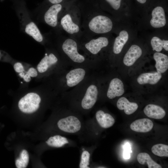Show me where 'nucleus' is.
I'll use <instances>...</instances> for the list:
<instances>
[{
    "label": "nucleus",
    "instance_id": "obj_1",
    "mask_svg": "<svg viewBox=\"0 0 168 168\" xmlns=\"http://www.w3.org/2000/svg\"><path fill=\"white\" fill-rule=\"evenodd\" d=\"M79 7L82 32L80 39L108 34L113 30L114 22L111 17L92 7L85 8Z\"/></svg>",
    "mask_w": 168,
    "mask_h": 168
},
{
    "label": "nucleus",
    "instance_id": "obj_2",
    "mask_svg": "<svg viewBox=\"0 0 168 168\" xmlns=\"http://www.w3.org/2000/svg\"><path fill=\"white\" fill-rule=\"evenodd\" d=\"M72 2L61 15L60 25L67 35L77 40L82 36L81 13L79 7Z\"/></svg>",
    "mask_w": 168,
    "mask_h": 168
},
{
    "label": "nucleus",
    "instance_id": "obj_3",
    "mask_svg": "<svg viewBox=\"0 0 168 168\" xmlns=\"http://www.w3.org/2000/svg\"><path fill=\"white\" fill-rule=\"evenodd\" d=\"M110 37L109 34L89 38H82L77 40L79 48L91 56L98 54L103 49L110 44Z\"/></svg>",
    "mask_w": 168,
    "mask_h": 168
},
{
    "label": "nucleus",
    "instance_id": "obj_4",
    "mask_svg": "<svg viewBox=\"0 0 168 168\" xmlns=\"http://www.w3.org/2000/svg\"><path fill=\"white\" fill-rule=\"evenodd\" d=\"M62 39L61 48L66 58L77 63L84 62L86 58L85 56L79 53V47L77 40L67 35L63 36Z\"/></svg>",
    "mask_w": 168,
    "mask_h": 168
},
{
    "label": "nucleus",
    "instance_id": "obj_5",
    "mask_svg": "<svg viewBox=\"0 0 168 168\" xmlns=\"http://www.w3.org/2000/svg\"><path fill=\"white\" fill-rule=\"evenodd\" d=\"M41 101L40 96L35 92H30L22 97L19 100L18 106L22 112L31 114L39 108Z\"/></svg>",
    "mask_w": 168,
    "mask_h": 168
},
{
    "label": "nucleus",
    "instance_id": "obj_6",
    "mask_svg": "<svg viewBox=\"0 0 168 168\" xmlns=\"http://www.w3.org/2000/svg\"><path fill=\"white\" fill-rule=\"evenodd\" d=\"M72 3L66 5L60 3L53 4L50 6L44 15L46 23L52 27H56L58 24V17L60 18L66 8Z\"/></svg>",
    "mask_w": 168,
    "mask_h": 168
},
{
    "label": "nucleus",
    "instance_id": "obj_7",
    "mask_svg": "<svg viewBox=\"0 0 168 168\" xmlns=\"http://www.w3.org/2000/svg\"><path fill=\"white\" fill-rule=\"evenodd\" d=\"M57 125L62 131L71 133L77 132L81 128V123L79 119L72 115L60 119L57 123Z\"/></svg>",
    "mask_w": 168,
    "mask_h": 168
},
{
    "label": "nucleus",
    "instance_id": "obj_8",
    "mask_svg": "<svg viewBox=\"0 0 168 168\" xmlns=\"http://www.w3.org/2000/svg\"><path fill=\"white\" fill-rule=\"evenodd\" d=\"M98 95L97 86L94 84L90 85L87 88L81 101V105L82 108L85 110L91 108L96 101Z\"/></svg>",
    "mask_w": 168,
    "mask_h": 168
},
{
    "label": "nucleus",
    "instance_id": "obj_9",
    "mask_svg": "<svg viewBox=\"0 0 168 168\" xmlns=\"http://www.w3.org/2000/svg\"><path fill=\"white\" fill-rule=\"evenodd\" d=\"M150 25L155 28L164 27L166 24V19L164 9L161 6L155 7L152 11Z\"/></svg>",
    "mask_w": 168,
    "mask_h": 168
},
{
    "label": "nucleus",
    "instance_id": "obj_10",
    "mask_svg": "<svg viewBox=\"0 0 168 168\" xmlns=\"http://www.w3.org/2000/svg\"><path fill=\"white\" fill-rule=\"evenodd\" d=\"M86 74L85 70L82 68H76L70 70L66 74V84L69 87L74 86L84 79Z\"/></svg>",
    "mask_w": 168,
    "mask_h": 168
},
{
    "label": "nucleus",
    "instance_id": "obj_11",
    "mask_svg": "<svg viewBox=\"0 0 168 168\" xmlns=\"http://www.w3.org/2000/svg\"><path fill=\"white\" fill-rule=\"evenodd\" d=\"M142 54V50L140 47L137 44H133L124 55L123 58L124 64L127 66L132 65Z\"/></svg>",
    "mask_w": 168,
    "mask_h": 168
},
{
    "label": "nucleus",
    "instance_id": "obj_12",
    "mask_svg": "<svg viewBox=\"0 0 168 168\" xmlns=\"http://www.w3.org/2000/svg\"><path fill=\"white\" fill-rule=\"evenodd\" d=\"M124 92V85L122 82L118 78L112 79L109 84L107 95L110 99L123 95Z\"/></svg>",
    "mask_w": 168,
    "mask_h": 168
},
{
    "label": "nucleus",
    "instance_id": "obj_13",
    "mask_svg": "<svg viewBox=\"0 0 168 168\" xmlns=\"http://www.w3.org/2000/svg\"><path fill=\"white\" fill-rule=\"evenodd\" d=\"M58 60V58L54 54L51 53L48 55L46 54L37 65L38 72L40 73L46 72L52 66L55 65Z\"/></svg>",
    "mask_w": 168,
    "mask_h": 168
},
{
    "label": "nucleus",
    "instance_id": "obj_14",
    "mask_svg": "<svg viewBox=\"0 0 168 168\" xmlns=\"http://www.w3.org/2000/svg\"><path fill=\"white\" fill-rule=\"evenodd\" d=\"M153 126L152 122L150 119L144 118L136 120L130 125L131 129L140 133H146L151 131Z\"/></svg>",
    "mask_w": 168,
    "mask_h": 168
},
{
    "label": "nucleus",
    "instance_id": "obj_15",
    "mask_svg": "<svg viewBox=\"0 0 168 168\" xmlns=\"http://www.w3.org/2000/svg\"><path fill=\"white\" fill-rule=\"evenodd\" d=\"M129 35L128 31L125 30H121L114 39L113 51L116 54L121 53L124 45L129 39Z\"/></svg>",
    "mask_w": 168,
    "mask_h": 168
},
{
    "label": "nucleus",
    "instance_id": "obj_16",
    "mask_svg": "<svg viewBox=\"0 0 168 168\" xmlns=\"http://www.w3.org/2000/svg\"><path fill=\"white\" fill-rule=\"evenodd\" d=\"M143 111L148 117L156 119H162L166 115L165 111L161 107L154 104L147 105L144 108Z\"/></svg>",
    "mask_w": 168,
    "mask_h": 168
},
{
    "label": "nucleus",
    "instance_id": "obj_17",
    "mask_svg": "<svg viewBox=\"0 0 168 168\" xmlns=\"http://www.w3.org/2000/svg\"><path fill=\"white\" fill-rule=\"evenodd\" d=\"M162 77L161 73L157 72L145 73L140 75L137 78V82L140 84H156Z\"/></svg>",
    "mask_w": 168,
    "mask_h": 168
},
{
    "label": "nucleus",
    "instance_id": "obj_18",
    "mask_svg": "<svg viewBox=\"0 0 168 168\" xmlns=\"http://www.w3.org/2000/svg\"><path fill=\"white\" fill-rule=\"evenodd\" d=\"M96 120L100 126L106 128L112 126L115 123V120L110 114L105 113L102 110H99L96 114Z\"/></svg>",
    "mask_w": 168,
    "mask_h": 168
},
{
    "label": "nucleus",
    "instance_id": "obj_19",
    "mask_svg": "<svg viewBox=\"0 0 168 168\" xmlns=\"http://www.w3.org/2000/svg\"><path fill=\"white\" fill-rule=\"evenodd\" d=\"M153 58L156 61L155 67L157 72H165L168 68V57L163 53L156 52L154 53Z\"/></svg>",
    "mask_w": 168,
    "mask_h": 168
},
{
    "label": "nucleus",
    "instance_id": "obj_20",
    "mask_svg": "<svg viewBox=\"0 0 168 168\" xmlns=\"http://www.w3.org/2000/svg\"><path fill=\"white\" fill-rule=\"evenodd\" d=\"M117 106L119 109L124 110L127 114L130 115L138 109V105L135 102H131L125 97H122L117 101Z\"/></svg>",
    "mask_w": 168,
    "mask_h": 168
},
{
    "label": "nucleus",
    "instance_id": "obj_21",
    "mask_svg": "<svg viewBox=\"0 0 168 168\" xmlns=\"http://www.w3.org/2000/svg\"><path fill=\"white\" fill-rule=\"evenodd\" d=\"M151 44L153 50L157 52H161L164 49L168 51V40H162L158 36H154L151 40Z\"/></svg>",
    "mask_w": 168,
    "mask_h": 168
},
{
    "label": "nucleus",
    "instance_id": "obj_22",
    "mask_svg": "<svg viewBox=\"0 0 168 168\" xmlns=\"http://www.w3.org/2000/svg\"><path fill=\"white\" fill-rule=\"evenodd\" d=\"M138 162L140 164L144 165L147 163L148 168H161V166L154 161L150 155L146 152L139 153L137 157Z\"/></svg>",
    "mask_w": 168,
    "mask_h": 168
},
{
    "label": "nucleus",
    "instance_id": "obj_23",
    "mask_svg": "<svg viewBox=\"0 0 168 168\" xmlns=\"http://www.w3.org/2000/svg\"><path fill=\"white\" fill-rule=\"evenodd\" d=\"M25 31L37 42H41L43 40V36L40 31L34 22H30L26 26Z\"/></svg>",
    "mask_w": 168,
    "mask_h": 168
},
{
    "label": "nucleus",
    "instance_id": "obj_24",
    "mask_svg": "<svg viewBox=\"0 0 168 168\" xmlns=\"http://www.w3.org/2000/svg\"><path fill=\"white\" fill-rule=\"evenodd\" d=\"M46 142L50 146L59 147L68 143L69 142L66 138L59 135H56L50 137Z\"/></svg>",
    "mask_w": 168,
    "mask_h": 168
},
{
    "label": "nucleus",
    "instance_id": "obj_25",
    "mask_svg": "<svg viewBox=\"0 0 168 168\" xmlns=\"http://www.w3.org/2000/svg\"><path fill=\"white\" fill-rule=\"evenodd\" d=\"M29 155L27 150L24 149L21 152L19 158L15 161V164L17 168H26L29 163Z\"/></svg>",
    "mask_w": 168,
    "mask_h": 168
},
{
    "label": "nucleus",
    "instance_id": "obj_26",
    "mask_svg": "<svg viewBox=\"0 0 168 168\" xmlns=\"http://www.w3.org/2000/svg\"><path fill=\"white\" fill-rule=\"evenodd\" d=\"M152 151L155 155L160 157L168 156V146L162 144L154 145L152 148Z\"/></svg>",
    "mask_w": 168,
    "mask_h": 168
},
{
    "label": "nucleus",
    "instance_id": "obj_27",
    "mask_svg": "<svg viewBox=\"0 0 168 168\" xmlns=\"http://www.w3.org/2000/svg\"><path fill=\"white\" fill-rule=\"evenodd\" d=\"M90 154L87 151H84L82 153L79 164L80 168H89Z\"/></svg>",
    "mask_w": 168,
    "mask_h": 168
},
{
    "label": "nucleus",
    "instance_id": "obj_28",
    "mask_svg": "<svg viewBox=\"0 0 168 168\" xmlns=\"http://www.w3.org/2000/svg\"><path fill=\"white\" fill-rule=\"evenodd\" d=\"M104 1L109 5L112 10L115 11L118 10L120 8L122 0H104Z\"/></svg>",
    "mask_w": 168,
    "mask_h": 168
},
{
    "label": "nucleus",
    "instance_id": "obj_29",
    "mask_svg": "<svg viewBox=\"0 0 168 168\" xmlns=\"http://www.w3.org/2000/svg\"><path fill=\"white\" fill-rule=\"evenodd\" d=\"M64 0H48L49 1L53 4H60L64 1Z\"/></svg>",
    "mask_w": 168,
    "mask_h": 168
},
{
    "label": "nucleus",
    "instance_id": "obj_30",
    "mask_svg": "<svg viewBox=\"0 0 168 168\" xmlns=\"http://www.w3.org/2000/svg\"><path fill=\"white\" fill-rule=\"evenodd\" d=\"M124 150L127 151H128L130 153L132 152L131 150L130 146L128 143H126L125 144L124 146Z\"/></svg>",
    "mask_w": 168,
    "mask_h": 168
},
{
    "label": "nucleus",
    "instance_id": "obj_31",
    "mask_svg": "<svg viewBox=\"0 0 168 168\" xmlns=\"http://www.w3.org/2000/svg\"><path fill=\"white\" fill-rule=\"evenodd\" d=\"M124 157L125 159H129L130 158V152L124 150Z\"/></svg>",
    "mask_w": 168,
    "mask_h": 168
},
{
    "label": "nucleus",
    "instance_id": "obj_32",
    "mask_svg": "<svg viewBox=\"0 0 168 168\" xmlns=\"http://www.w3.org/2000/svg\"><path fill=\"white\" fill-rule=\"evenodd\" d=\"M138 2L141 4L145 3L147 0H136Z\"/></svg>",
    "mask_w": 168,
    "mask_h": 168
}]
</instances>
